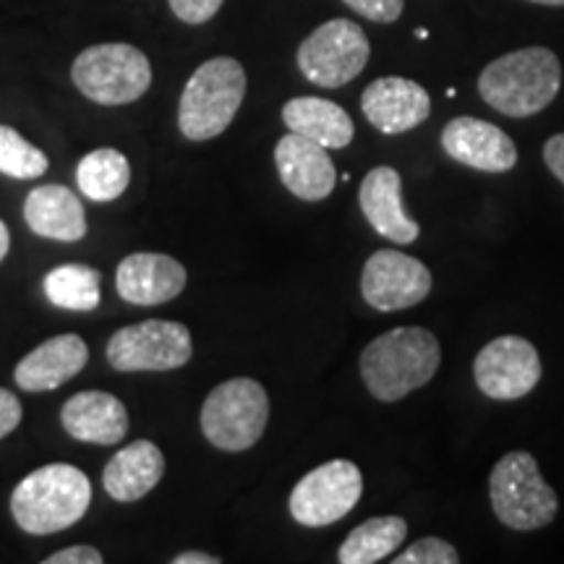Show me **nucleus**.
Segmentation results:
<instances>
[{"mask_svg":"<svg viewBox=\"0 0 564 564\" xmlns=\"http://www.w3.org/2000/svg\"><path fill=\"white\" fill-rule=\"evenodd\" d=\"M442 364L440 340L432 329L398 327L373 337L361 352V379L379 403H398L426 387Z\"/></svg>","mask_w":564,"mask_h":564,"instance_id":"f257e3e1","label":"nucleus"},{"mask_svg":"<svg viewBox=\"0 0 564 564\" xmlns=\"http://www.w3.org/2000/svg\"><path fill=\"white\" fill-rule=\"evenodd\" d=\"M562 89V63L549 47H523L491 61L478 76L481 100L507 118L539 116Z\"/></svg>","mask_w":564,"mask_h":564,"instance_id":"f03ea898","label":"nucleus"},{"mask_svg":"<svg viewBox=\"0 0 564 564\" xmlns=\"http://www.w3.org/2000/svg\"><path fill=\"white\" fill-rule=\"evenodd\" d=\"M91 505V484L68 463L34 468L11 491L13 523L30 535H51L76 525Z\"/></svg>","mask_w":564,"mask_h":564,"instance_id":"7ed1b4c3","label":"nucleus"},{"mask_svg":"<svg viewBox=\"0 0 564 564\" xmlns=\"http://www.w3.org/2000/svg\"><path fill=\"white\" fill-rule=\"evenodd\" d=\"M246 97V70L236 58L217 55L204 61L183 87L178 102V129L188 141L217 139L241 110Z\"/></svg>","mask_w":564,"mask_h":564,"instance_id":"20e7f679","label":"nucleus"},{"mask_svg":"<svg viewBox=\"0 0 564 564\" xmlns=\"http://www.w3.org/2000/svg\"><path fill=\"white\" fill-rule=\"evenodd\" d=\"M491 510L505 528L533 533L552 525L560 512L556 491L544 481L539 463L525 449L507 453L489 476Z\"/></svg>","mask_w":564,"mask_h":564,"instance_id":"39448f33","label":"nucleus"},{"mask_svg":"<svg viewBox=\"0 0 564 564\" xmlns=\"http://www.w3.org/2000/svg\"><path fill=\"white\" fill-rule=\"evenodd\" d=\"M199 421L212 447L246 453L262 440L270 423V394L257 379H228L207 394Z\"/></svg>","mask_w":564,"mask_h":564,"instance_id":"423d86ee","label":"nucleus"},{"mask_svg":"<svg viewBox=\"0 0 564 564\" xmlns=\"http://www.w3.org/2000/svg\"><path fill=\"white\" fill-rule=\"evenodd\" d=\"M70 79L87 100L118 108L147 95L152 84V63L129 42H102L76 55Z\"/></svg>","mask_w":564,"mask_h":564,"instance_id":"0eeeda50","label":"nucleus"},{"mask_svg":"<svg viewBox=\"0 0 564 564\" xmlns=\"http://www.w3.org/2000/svg\"><path fill=\"white\" fill-rule=\"evenodd\" d=\"M369 55L371 45L361 26L350 19H333L301 42L295 63L316 87L337 89L361 76Z\"/></svg>","mask_w":564,"mask_h":564,"instance_id":"6e6552de","label":"nucleus"},{"mask_svg":"<svg viewBox=\"0 0 564 564\" xmlns=\"http://www.w3.org/2000/svg\"><path fill=\"white\" fill-rule=\"evenodd\" d=\"M116 371H175L194 356L192 333L186 324L171 319H144L121 327L105 348Z\"/></svg>","mask_w":564,"mask_h":564,"instance_id":"1a4fd4ad","label":"nucleus"},{"mask_svg":"<svg viewBox=\"0 0 564 564\" xmlns=\"http://www.w3.org/2000/svg\"><path fill=\"white\" fill-rule=\"evenodd\" d=\"M364 494L361 468L350 460H329L308 470L293 486L288 510L303 528H327L340 523L356 510Z\"/></svg>","mask_w":564,"mask_h":564,"instance_id":"9d476101","label":"nucleus"},{"mask_svg":"<svg viewBox=\"0 0 564 564\" xmlns=\"http://www.w3.org/2000/svg\"><path fill=\"white\" fill-rule=\"evenodd\" d=\"M541 373L544 366L539 350L520 335H502L486 343L474 361L476 387L499 403H512L531 394L541 382Z\"/></svg>","mask_w":564,"mask_h":564,"instance_id":"9b49d317","label":"nucleus"},{"mask_svg":"<svg viewBox=\"0 0 564 564\" xmlns=\"http://www.w3.org/2000/svg\"><path fill=\"white\" fill-rule=\"evenodd\" d=\"M432 272L415 257L398 249H379L361 272V295L377 312H403L432 293Z\"/></svg>","mask_w":564,"mask_h":564,"instance_id":"f8f14e48","label":"nucleus"},{"mask_svg":"<svg viewBox=\"0 0 564 564\" xmlns=\"http://www.w3.org/2000/svg\"><path fill=\"white\" fill-rule=\"evenodd\" d=\"M361 110L373 129L384 137H398L426 123L432 116V97L419 82L403 76H382L361 95Z\"/></svg>","mask_w":564,"mask_h":564,"instance_id":"ddd939ff","label":"nucleus"},{"mask_svg":"<svg viewBox=\"0 0 564 564\" xmlns=\"http://www.w3.org/2000/svg\"><path fill=\"white\" fill-rule=\"evenodd\" d=\"M442 150L449 160L481 173H510L518 165V147L507 133L474 116L453 118L442 129Z\"/></svg>","mask_w":564,"mask_h":564,"instance_id":"4468645a","label":"nucleus"},{"mask_svg":"<svg viewBox=\"0 0 564 564\" xmlns=\"http://www.w3.org/2000/svg\"><path fill=\"white\" fill-rule=\"evenodd\" d=\"M274 167L282 186L301 202H322L335 192L337 171L329 158L316 141L301 137V133H288L274 147Z\"/></svg>","mask_w":564,"mask_h":564,"instance_id":"2eb2a0df","label":"nucleus"},{"mask_svg":"<svg viewBox=\"0 0 564 564\" xmlns=\"http://www.w3.org/2000/svg\"><path fill=\"white\" fill-rule=\"evenodd\" d=\"M188 282V272L167 253H129L116 272V291L131 306H160L178 299Z\"/></svg>","mask_w":564,"mask_h":564,"instance_id":"dca6fc26","label":"nucleus"},{"mask_svg":"<svg viewBox=\"0 0 564 564\" xmlns=\"http://www.w3.org/2000/svg\"><path fill=\"white\" fill-rule=\"evenodd\" d=\"M358 204L371 228L387 241L398 246L419 241L421 228L403 207V178L394 167H371L358 188Z\"/></svg>","mask_w":564,"mask_h":564,"instance_id":"f3484780","label":"nucleus"},{"mask_svg":"<svg viewBox=\"0 0 564 564\" xmlns=\"http://www.w3.org/2000/svg\"><path fill=\"white\" fill-rule=\"evenodd\" d=\"M87 364L89 345L79 335H55L21 358L13 379L24 392H53L82 373Z\"/></svg>","mask_w":564,"mask_h":564,"instance_id":"a211bd4d","label":"nucleus"},{"mask_svg":"<svg viewBox=\"0 0 564 564\" xmlns=\"http://www.w3.org/2000/svg\"><path fill=\"white\" fill-rule=\"evenodd\" d=\"M61 426L66 429L70 440L112 447L129 434V411L110 392H76L61 408Z\"/></svg>","mask_w":564,"mask_h":564,"instance_id":"6ab92c4d","label":"nucleus"},{"mask_svg":"<svg viewBox=\"0 0 564 564\" xmlns=\"http://www.w3.org/2000/svg\"><path fill=\"white\" fill-rule=\"evenodd\" d=\"M24 220L34 236L76 243L87 236V209L79 196L61 183L32 188L24 202Z\"/></svg>","mask_w":564,"mask_h":564,"instance_id":"aec40b11","label":"nucleus"},{"mask_svg":"<svg viewBox=\"0 0 564 564\" xmlns=\"http://www.w3.org/2000/svg\"><path fill=\"white\" fill-rule=\"evenodd\" d=\"M165 476V455L150 440L126 444L102 470V486L116 502L131 505L144 499Z\"/></svg>","mask_w":564,"mask_h":564,"instance_id":"412c9836","label":"nucleus"},{"mask_svg":"<svg viewBox=\"0 0 564 564\" xmlns=\"http://www.w3.org/2000/svg\"><path fill=\"white\" fill-rule=\"evenodd\" d=\"M288 131L316 141L324 150H345L356 137V126L340 105L324 97H293L282 108Z\"/></svg>","mask_w":564,"mask_h":564,"instance_id":"4be33fe9","label":"nucleus"},{"mask_svg":"<svg viewBox=\"0 0 564 564\" xmlns=\"http://www.w3.org/2000/svg\"><path fill=\"white\" fill-rule=\"evenodd\" d=\"M408 535V523L400 514H382L369 518L356 525L337 549L340 564H377L394 554Z\"/></svg>","mask_w":564,"mask_h":564,"instance_id":"5701e85b","label":"nucleus"},{"mask_svg":"<svg viewBox=\"0 0 564 564\" xmlns=\"http://www.w3.org/2000/svg\"><path fill=\"white\" fill-rule=\"evenodd\" d=\"M100 270L89 264H61L45 274L42 291L53 306L66 312H95L100 306Z\"/></svg>","mask_w":564,"mask_h":564,"instance_id":"b1692460","label":"nucleus"},{"mask_svg":"<svg viewBox=\"0 0 564 564\" xmlns=\"http://www.w3.org/2000/svg\"><path fill=\"white\" fill-rule=\"evenodd\" d=\"M76 183L91 202H116L131 183L129 158L112 147L89 152L76 167Z\"/></svg>","mask_w":564,"mask_h":564,"instance_id":"393cba45","label":"nucleus"},{"mask_svg":"<svg viewBox=\"0 0 564 564\" xmlns=\"http://www.w3.org/2000/svg\"><path fill=\"white\" fill-rule=\"evenodd\" d=\"M51 160L17 129L0 123V173L17 181H32L47 173Z\"/></svg>","mask_w":564,"mask_h":564,"instance_id":"a878e982","label":"nucleus"},{"mask_svg":"<svg viewBox=\"0 0 564 564\" xmlns=\"http://www.w3.org/2000/svg\"><path fill=\"white\" fill-rule=\"evenodd\" d=\"M460 554L449 541L436 539V535H426L419 539L415 544L405 549L403 554L394 556V564H457Z\"/></svg>","mask_w":564,"mask_h":564,"instance_id":"bb28decb","label":"nucleus"},{"mask_svg":"<svg viewBox=\"0 0 564 564\" xmlns=\"http://www.w3.org/2000/svg\"><path fill=\"white\" fill-rule=\"evenodd\" d=\"M358 17L377 21V24H392L403 17L405 0H343Z\"/></svg>","mask_w":564,"mask_h":564,"instance_id":"cd10ccee","label":"nucleus"},{"mask_svg":"<svg viewBox=\"0 0 564 564\" xmlns=\"http://www.w3.org/2000/svg\"><path fill=\"white\" fill-rule=\"evenodd\" d=\"M167 3H171V11L183 21V24L199 26L217 17V11L223 9L225 0H167Z\"/></svg>","mask_w":564,"mask_h":564,"instance_id":"c85d7f7f","label":"nucleus"},{"mask_svg":"<svg viewBox=\"0 0 564 564\" xmlns=\"http://www.w3.org/2000/svg\"><path fill=\"white\" fill-rule=\"evenodd\" d=\"M21 419H24V408H21L19 398L6 387H0V440L17 432Z\"/></svg>","mask_w":564,"mask_h":564,"instance_id":"c756f323","label":"nucleus"},{"mask_svg":"<svg viewBox=\"0 0 564 564\" xmlns=\"http://www.w3.org/2000/svg\"><path fill=\"white\" fill-rule=\"evenodd\" d=\"M42 562H45V564H102L105 556H102L100 549L79 544V546L61 549V552L45 556Z\"/></svg>","mask_w":564,"mask_h":564,"instance_id":"7c9ffc66","label":"nucleus"},{"mask_svg":"<svg viewBox=\"0 0 564 564\" xmlns=\"http://www.w3.org/2000/svg\"><path fill=\"white\" fill-rule=\"evenodd\" d=\"M544 162L552 175L564 186V133H554L544 144Z\"/></svg>","mask_w":564,"mask_h":564,"instance_id":"2f4dec72","label":"nucleus"},{"mask_svg":"<svg viewBox=\"0 0 564 564\" xmlns=\"http://www.w3.org/2000/svg\"><path fill=\"white\" fill-rule=\"evenodd\" d=\"M220 556H212L207 552H183L173 556V564H220Z\"/></svg>","mask_w":564,"mask_h":564,"instance_id":"473e14b6","label":"nucleus"},{"mask_svg":"<svg viewBox=\"0 0 564 564\" xmlns=\"http://www.w3.org/2000/svg\"><path fill=\"white\" fill-rule=\"evenodd\" d=\"M9 249H11V230H9V225L0 220V262L9 257Z\"/></svg>","mask_w":564,"mask_h":564,"instance_id":"72a5a7b5","label":"nucleus"},{"mask_svg":"<svg viewBox=\"0 0 564 564\" xmlns=\"http://www.w3.org/2000/svg\"><path fill=\"white\" fill-rule=\"evenodd\" d=\"M528 3H535V6H552V9H560V6H564V0H528Z\"/></svg>","mask_w":564,"mask_h":564,"instance_id":"f704fd0d","label":"nucleus"},{"mask_svg":"<svg viewBox=\"0 0 564 564\" xmlns=\"http://www.w3.org/2000/svg\"><path fill=\"white\" fill-rule=\"evenodd\" d=\"M415 37H419V40H429V30H415Z\"/></svg>","mask_w":564,"mask_h":564,"instance_id":"c9c22d12","label":"nucleus"}]
</instances>
